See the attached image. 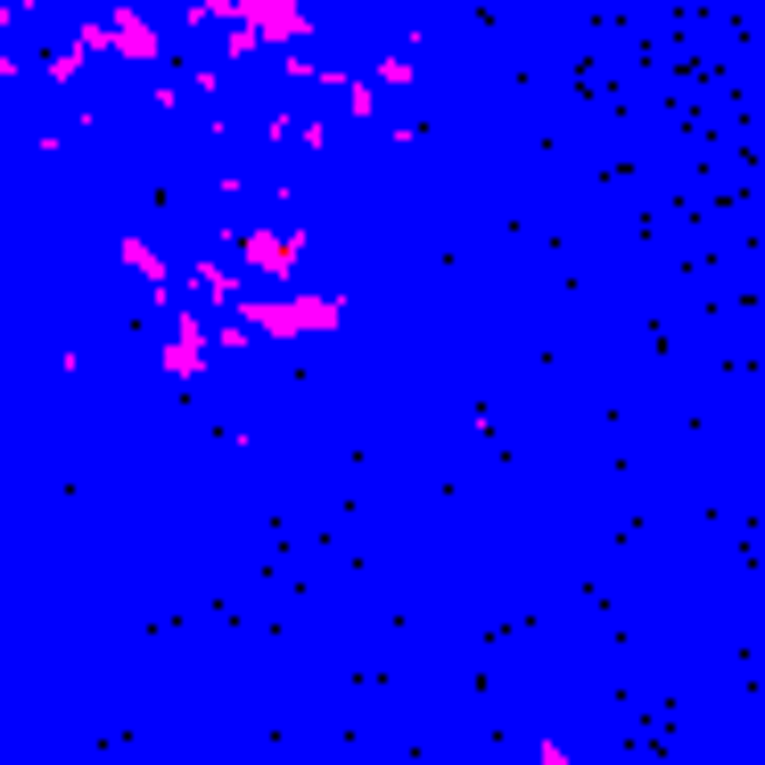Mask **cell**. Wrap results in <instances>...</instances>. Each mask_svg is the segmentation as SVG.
Listing matches in <instances>:
<instances>
[{
	"label": "cell",
	"mask_w": 765,
	"mask_h": 765,
	"mask_svg": "<svg viewBox=\"0 0 765 765\" xmlns=\"http://www.w3.org/2000/svg\"><path fill=\"white\" fill-rule=\"evenodd\" d=\"M91 41H116V50H133V58H157V33H148L140 17H108V26H91Z\"/></svg>",
	"instance_id": "cell-1"
},
{
	"label": "cell",
	"mask_w": 765,
	"mask_h": 765,
	"mask_svg": "<svg viewBox=\"0 0 765 765\" xmlns=\"http://www.w3.org/2000/svg\"><path fill=\"white\" fill-rule=\"evenodd\" d=\"M247 255H255V264H288L296 247H288V239H272V231H255V239H247Z\"/></svg>",
	"instance_id": "cell-2"
}]
</instances>
